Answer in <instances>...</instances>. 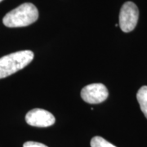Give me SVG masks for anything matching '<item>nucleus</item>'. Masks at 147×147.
Masks as SVG:
<instances>
[{"instance_id":"nucleus-1","label":"nucleus","mask_w":147,"mask_h":147,"mask_svg":"<svg viewBox=\"0 0 147 147\" xmlns=\"http://www.w3.org/2000/svg\"><path fill=\"white\" fill-rule=\"evenodd\" d=\"M38 18V11L30 3H23L7 13L3 19L4 26L9 28L28 26Z\"/></svg>"},{"instance_id":"nucleus-2","label":"nucleus","mask_w":147,"mask_h":147,"mask_svg":"<svg viewBox=\"0 0 147 147\" xmlns=\"http://www.w3.org/2000/svg\"><path fill=\"white\" fill-rule=\"evenodd\" d=\"M34 59V53L30 50L19 51L0 58V79L10 76L24 69Z\"/></svg>"},{"instance_id":"nucleus-3","label":"nucleus","mask_w":147,"mask_h":147,"mask_svg":"<svg viewBox=\"0 0 147 147\" xmlns=\"http://www.w3.org/2000/svg\"><path fill=\"white\" fill-rule=\"evenodd\" d=\"M139 11L132 2H126L122 6L119 12V26L125 33L132 31L137 26Z\"/></svg>"},{"instance_id":"nucleus-4","label":"nucleus","mask_w":147,"mask_h":147,"mask_svg":"<svg viewBox=\"0 0 147 147\" xmlns=\"http://www.w3.org/2000/svg\"><path fill=\"white\" fill-rule=\"evenodd\" d=\"M109 96L107 88L102 84H92L81 91L82 99L89 104H99L105 101Z\"/></svg>"},{"instance_id":"nucleus-5","label":"nucleus","mask_w":147,"mask_h":147,"mask_svg":"<svg viewBox=\"0 0 147 147\" xmlns=\"http://www.w3.org/2000/svg\"><path fill=\"white\" fill-rule=\"evenodd\" d=\"M26 123L33 127H47L55 123L56 119L52 113L42 109L30 110L26 115Z\"/></svg>"},{"instance_id":"nucleus-6","label":"nucleus","mask_w":147,"mask_h":147,"mask_svg":"<svg viewBox=\"0 0 147 147\" xmlns=\"http://www.w3.org/2000/svg\"><path fill=\"white\" fill-rule=\"evenodd\" d=\"M137 99L142 113L147 119V86H143L138 90Z\"/></svg>"},{"instance_id":"nucleus-7","label":"nucleus","mask_w":147,"mask_h":147,"mask_svg":"<svg viewBox=\"0 0 147 147\" xmlns=\"http://www.w3.org/2000/svg\"><path fill=\"white\" fill-rule=\"evenodd\" d=\"M91 147H116L101 137H94L91 140Z\"/></svg>"},{"instance_id":"nucleus-8","label":"nucleus","mask_w":147,"mask_h":147,"mask_svg":"<svg viewBox=\"0 0 147 147\" xmlns=\"http://www.w3.org/2000/svg\"><path fill=\"white\" fill-rule=\"evenodd\" d=\"M23 147H47L44 144L35 142H26L24 143Z\"/></svg>"},{"instance_id":"nucleus-9","label":"nucleus","mask_w":147,"mask_h":147,"mask_svg":"<svg viewBox=\"0 0 147 147\" xmlns=\"http://www.w3.org/2000/svg\"><path fill=\"white\" fill-rule=\"evenodd\" d=\"M2 1H3V0H0V2H2Z\"/></svg>"}]
</instances>
